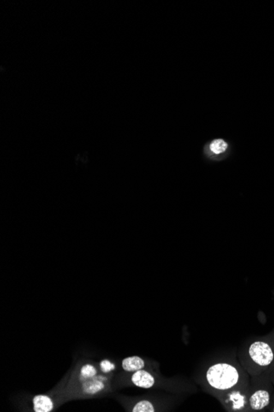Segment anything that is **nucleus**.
Returning a JSON list of instances; mask_svg holds the SVG:
<instances>
[{
	"instance_id": "9",
	"label": "nucleus",
	"mask_w": 274,
	"mask_h": 412,
	"mask_svg": "<svg viewBox=\"0 0 274 412\" xmlns=\"http://www.w3.org/2000/svg\"><path fill=\"white\" fill-rule=\"evenodd\" d=\"M99 371L107 375H112V373L116 371V365L109 359L101 360L98 363Z\"/></svg>"
},
{
	"instance_id": "2",
	"label": "nucleus",
	"mask_w": 274,
	"mask_h": 412,
	"mask_svg": "<svg viewBox=\"0 0 274 412\" xmlns=\"http://www.w3.org/2000/svg\"><path fill=\"white\" fill-rule=\"evenodd\" d=\"M206 378L210 386L217 390L225 391L233 389L239 381V373L233 365L219 363L209 368Z\"/></svg>"
},
{
	"instance_id": "5",
	"label": "nucleus",
	"mask_w": 274,
	"mask_h": 412,
	"mask_svg": "<svg viewBox=\"0 0 274 412\" xmlns=\"http://www.w3.org/2000/svg\"><path fill=\"white\" fill-rule=\"evenodd\" d=\"M131 382L135 386L141 389H151L156 384V378L148 371L140 370L132 373Z\"/></svg>"
},
{
	"instance_id": "6",
	"label": "nucleus",
	"mask_w": 274,
	"mask_h": 412,
	"mask_svg": "<svg viewBox=\"0 0 274 412\" xmlns=\"http://www.w3.org/2000/svg\"><path fill=\"white\" fill-rule=\"evenodd\" d=\"M269 401L270 396L268 391L265 390H258L251 396L250 404L252 409L259 411L267 407L269 404Z\"/></svg>"
},
{
	"instance_id": "1",
	"label": "nucleus",
	"mask_w": 274,
	"mask_h": 412,
	"mask_svg": "<svg viewBox=\"0 0 274 412\" xmlns=\"http://www.w3.org/2000/svg\"><path fill=\"white\" fill-rule=\"evenodd\" d=\"M111 378L112 375L103 373L96 376H82L73 371L70 379L61 393L68 399H85L103 396L111 390Z\"/></svg>"
},
{
	"instance_id": "7",
	"label": "nucleus",
	"mask_w": 274,
	"mask_h": 412,
	"mask_svg": "<svg viewBox=\"0 0 274 412\" xmlns=\"http://www.w3.org/2000/svg\"><path fill=\"white\" fill-rule=\"evenodd\" d=\"M121 366L123 371L128 373H133L136 371H140L145 368V362L142 358L139 356H130L122 360Z\"/></svg>"
},
{
	"instance_id": "3",
	"label": "nucleus",
	"mask_w": 274,
	"mask_h": 412,
	"mask_svg": "<svg viewBox=\"0 0 274 412\" xmlns=\"http://www.w3.org/2000/svg\"><path fill=\"white\" fill-rule=\"evenodd\" d=\"M249 353L254 362L261 366L270 365L274 360V352L271 347L265 342H254L250 347Z\"/></svg>"
},
{
	"instance_id": "11",
	"label": "nucleus",
	"mask_w": 274,
	"mask_h": 412,
	"mask_svg": "<svg viewBox=\"0 0 274 412\" xmlns=\"http://www.w3.org/2000/svg\"><path fill=\"white\" fill-rule=\"evenodd\" d=\"M230 400L233 402V408L240 409L244 406V397L239 393H232Z\"/></svg>"
},
{
	"instance_id": "4",
	"label": "nucleus",
	"mask_w": 274,
	"mask_h": 412,
	"mask_svg": "<svg viewBox=\"0 0 274 412\" xmlns=\"http://www.w3.org/2000/svg\"><path fill=\"white\" fill-rule=\"evenodd\" d=\"M32 412H51L58 407V398L49 394L36 395L31 399Z\"/></svg>"
},
{
	"instance_id": "8",
	"label": "nucleus",
	"mask_w": 274,
	"mask_h": 412,
	"mask_svg": "<svg viewBox=\"0 0 274 412\" xmlns=\"http://www.w3.org/2000/svg\"><path fill=\"white\" fill-rule=\"evenodd\" d=\"M132 412H155L156 408L152 404V402L147 400H142L137 402L134 407H132Z\"/></svg>"
},
{
	"instance_id": "12",
	"label": "nucleus",
	"mask_w": 274,
	"mask_h": 412,
	"mask_svg": "<svg viewBox=\"0 0 274 412\" xmlns=\"http://www.w3.org/2000/svg\"></svg>"
},
{
	"instance_id": "10",
	"label": "nucleus",
	"mask_w": 274,
	"mask_h": 412,
	"mask_svg": "<svg viewBox=\"0 0 274 412\" xmlns=\"http://www.w3.org/2000/svg\"><path fill=\"white\" fill-rule=\"evenodd\" d=\"M210 149L215 154H222L228 149V144L222 139H216L210 144Z\"/></svg>"
}]
</instances>
